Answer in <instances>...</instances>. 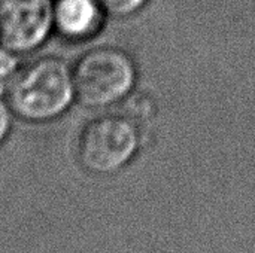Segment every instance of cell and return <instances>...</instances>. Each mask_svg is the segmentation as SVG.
<instances>
[{"label":"cell","mask_w":255,"mask_h":253,"mask_svg":"<svg viewBox=\"0 0 255 253\" xmlns=\"http://www.w3.org/2000/svg\"><path fill=\"white\" fill-rule=\"evenodd\" d=\"M76 95L75 78L60 60L45 58L15 78L9 89L13 112L30 121H46L61 115Z\"/></svg>","instance_id":"1"},{"label":"cell","mask_w":255,"mask_h":253,"mask_svg":"<svg viewBox=\"0 0 255 253\" xmlns=\"http://www.w3.org/2000/svg\"><path fill=\"white\" fill-rule=\"evenodd\" d=\"M73 78L81 103L105 107L130 94L136 84V66L121 49L97 48L79 60Z\"/></svg>","instance_id":"2"},{"label":"cell","mask_w":255,"mask_h":253,"mask_svg":"<svg viewBox=\"0 0 255 253\" xmlns=\"http://www.w3.org/2000/svg\"><path fill=\"white\" fill-rule=\"evenodd\" d=\"M139 143V127L128 116H103L82 131L78 154L91 173L112 174L131 161Z\"/></svg>","instance_id":"3"},{"label":"cell","mask_w":255,"mask_h":253,"mask_svg":"<svg viewBox=\"0 0 255 253\" xmlns=\"http://www.w3.org/2000/svg\"><path fill=\"white\" fill-rule=\"evenodd\" d=\"M54 25L49 0H0V42L13 52L37 48Z\"/></svg>","instance_id":"4"},{"label":"cell","mask_w":255,"mask_h":253,"mask_svg":"<svg viewBox=\"0 0 255 253\" xmlns=\"http://www.w3.org/2000/svg\"><path fill=\"white\" fill-rule=\"evenodd\" d=\"M99 0H58L54 6V25L67 39L82 40L102 25Z\"/></svg>","instance_id":"5"},{"label":"cell","mask_w":255,"mask_h":253,"mask_svg":"<svg viewBox=\"0 0 255 253\" xmlns=\"http://www.w3.org/2000/svg\"><path fill=\"white\" fill-rule=\"evenodd\" d=\"M16 78V60L12 54L0 49V95L10 89Z\"/></svg>","instance_id":"6"},{"label":"cell","mask_w":255,"mask_h":253,"mask_svg":"<svg viewBox=\"0 0 255 253\" xmlns=\"http://www.w3.org/2000/svg\"><path fill=\"white\" fill-rule=\"evenodd\" d=\"M105 10L115 16H127L140 10L148 0H99Z\"/></svg>","instance_id":"7"},{"label":"cell","mask_w":255,"mask_h":253,"mask_svg":"<svg viewBox=\"0 0 255 253\" xmlns=\"http://www.w3.org/2000/svg\"><path fill=\"white\" fill-rule=\"evenodd\" d=\"M10 127V115L7 112V109L4 107V104L0 103V143L4 140L7 131Z\"/></svg>","instance_id":"8"}]
</instances>
